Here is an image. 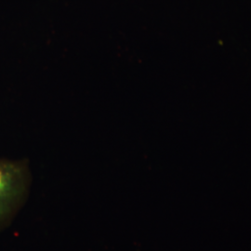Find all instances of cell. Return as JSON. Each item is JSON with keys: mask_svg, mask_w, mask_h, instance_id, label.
Segmentation results:
<instances>
[{"mask_svg": "<svg viewBox=\"0 0 251 251\" xmlns=\"http://www.w3.org/2000/svg\"><path fill=\"white\" fill-rule=\"evenodd\" d=\"M28 186L29 172L25 162L0 159V229L17 213Z\"/></svg>", "mask_w": 251, "mask_h": 251, "instance_id": "6da1fadb", "label": "cell"}]
</instances>
